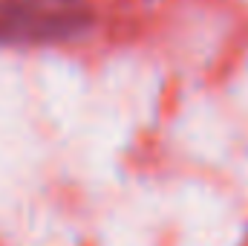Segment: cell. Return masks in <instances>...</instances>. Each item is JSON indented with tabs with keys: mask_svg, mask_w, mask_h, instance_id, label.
<instances>
[{
	"mask_svg": "<svg viewBox=\"0 0 248 246\" xmlns=\"http://www.w3.org/2000/svg\"><path fill=\"white\" fill-rule=\"evenodd\" d=\"M93 26L87 0H0L3 47H52L81 38Z\"/></svg>",
	"mask_w": 248,
	"mask_h": 246,
	"instance_id": "1",
	"label": "cell"
}]
</instances>
